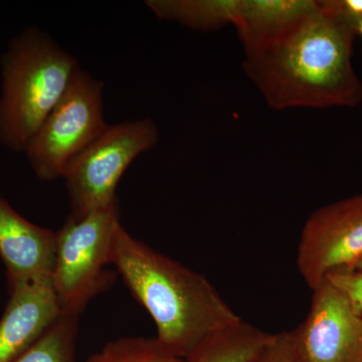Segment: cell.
Segmentation results:
<instances>
[{"instance_id":"1","label":"cell","mask_w":362,"mask_h":362,"mask_svg":"<svg viewBox=\"0 0 362 362\" xmlns=\"http://www.w3.org/2000/svg\"><path fill=\"white\" fill-rule=\"evenodd\" d=\"M356 26L338 0H311L289 23L245 47L243 66L274 110L354 108L362 102L352 65Z\"/></svg>"},{"instance_id":"2","label":"cell","mask_w":362,"mask_h":362,"mask_svg":"<svg viewBox=\"0 0 362 362\" xmlns=\"http://www.w3.org/2000/svg\"><path fill=\"white\" fill-rule=\"evenodd\" d=\"M111 265L153 319L157 339L181 358L242 320L204 275L147 246L122 225L114 237Z\"/></svg>"},{"instance_id":"3","label":"cell","mask_w":362,"mask_h":362,"mask_svg":"<svg viewBox=\"0 0 362 362\" xmlns=\"http://www.w3.org/2000/svg\"><path fill=\"white\" fill-rule=\"evenodd\" d=\"M80 70L77 59L40 28L16 35L1 57L0 144L25 152Z\"/></svg>"},{"instance_id":"4","label":"cell","mask_w":362,"mask_h":362,"mask_svg":"<svg viewBox=\"0 0 362 362\" xmlns=\"http://www.w3.org/2000/svg\"><path fill=\"white\" fill-rule=\"evenodd\" d=\"M120 225L117 199L90 213L70 214L56 232L52 285L62 314L80 316L90 300L115 282L116 274L108 265Z\"/></svg>"},{"instance_id":"5","label":"cell","mask_w":362,"mask_h":362,"mask_svg":"<svg viewBox=\"0 0 362 362\" xmlns=\"http://www.w3.org/2000/svg\"><path fill=\"white\" fill-rule=\"evenodd\" d=\"M103 90V82L82 69L78 71L26 147L30 168L40 180L63 178L73 161L106 129Z\"/></svg>"},{"instance_id":"6","label":"cell","mask_w":362,"mask_h":362,"mask_svg":"<svg viewBox=\"0 0 362 362\" xmlns=\"http://www.w3.org/2000/svg\"><path fill=\"white\" fill-rule=\"evenodd\" d=\"M157 141L158 129L149 118L107 126L64 175L71 214L81 216L116 202L117 185L126 169Z\"/></svg>"},{"instance_id":"7","label":"cell","mask_w":362,"mask_h":362,"mask_svg":"<svg viewBox=\"0 0 362 362\" xmlns=\"http://www.w3.org/2000/svg\"><path fill=\"white\" fill-rule=\"evenodd\" d=\"M362 258V194L319 207L305 223L297 266L313 291L332 272L351 269Z\"/></svg>"},{"instance_id":"8","label":"cell","mask_w":362,"mask_h":362,"mask_svg":"<svg viewBox=\"0 0 362 362\" xmlns=\"http://www.w3.org/2000/svg\"><path fill=\"white\" fill-rule=\"evenodd\" d=\"M303 322L288 332L298 362H362V313L327 280Z\"/></svg>"},{"instance_id":"9","label":"cell","mask_w":362,"mask_h":362,"mask_svg":"<svg viewBox=\"0 0 362 362\" xmlns=\"http://www.w3.org/2000/svg\"><path fill=\"white\" fill-rule=\"evenodd\" d=\"M56 232L26 220L0 195V259L8 290L26 283L52 280Z\"/></svg>"},{"instance_id":"10","label":"cell","mask_w":362,"mask_h":362,"mask_svg":"<svg viewBox=\"0 0 362 362\" xmlns=\"http://www.w3.org/2000/svg\"><path fill=\"white\" fill-rule=\"evenodd\" d=\"M61 314L52 280L9 289V300L0 319V362L18 361Z\"/></svg>"},{"instance_id":"11","label":"cell","mask_w":362,"mask_h":362,"mask_svg":"<svg viewBox=\"0 0 362 362\" xmlns=\"http://www.w3.org/2000/svg\"><path fill=\"white\" fill-rule=\"evenodd\" d=\"M271 333L240 320L209 335L185 362H247L272 337Z\"/></svg>"},{"instance_id":"12","label":"cell","mask_w":362,"mask_h":362,"mask_svg":"<svg viewBox=\"0 0 362 362\" xmlns=\"http://www.w3.org/2000/svg\"><path fill=\"white\" fill-rule=\"evenodd\" d=\"M310 4L311 0H239L233 25L245 47L287 25Z\"/></svg>"},{"instance_id":"13","label":"cell","mask_w":362,"mask_h":362,"mask_svg":"<svg viewBox=\"0 0 362 362\" xmlns=\"http://www.w3.org/2000/svg\"><path fill=\"white\" fill-rule=\"evenodd\" d=\"M145 4L159 20L209 32L233 25L239 0H147Z\"/></svg>"},{"instance_id":"14","label":"cell","mask_w":362,"mask_h":362,"mask_svg":"<svg viewBox=\"0 0 362 362\" xmlns=\"http://www.w3.org/2000/svg\"><path fill=\"white\" fill-rule=\"evenodd\" d=\"M78 318L61 314L44 335L14 362H76Z\"/></svg>"},{"instance_id":"15","label":"cell","mask_w":362,"mask_h":362,"mask_svg":"<svg viewBox=\"0 0 362 362\" xmlns=\"http://www.w3.org/2000/svg\"><path fill=\"white\" fill-rule=\"evenodd\" d=\"M86 362H185L156 337H122L106 343Z\"/></svg>"},{"instance_id":"16","label":"cell","mask_w":362,"mask_h":362,"mask_svg":"<svg viewBox=\"0 0 362 362\" xmlns=\"http://www.w3.org/2000/svg\"><path fill=\"white\" fill-rule=\"evenodd\" d=\"M362 313V258L351 269L332 272L325 278Z\"/></svg>"},{"instance_id":"17","label":"cell","mask_w":362,"mask_h":362,"mask_svg":"<svg viewBox=\"0 0 362 362\" xmlns=\"http://www.w3.org/2000/svg\"><path fill=\"white\" fill-rule=\"evenodd\" d=\"M247 362H298L288 332L272 335L271 339Z\"/></svg>"},{"instance_id":"18","label":"cell","mask_w":362,"mask_h":362,"mask_svg":"<svg viewBox=\"0 0 362 362\" xmlns=\"http://www.w3.org/2000/svg\"><path fill=\"white\" fill-rule=\"evenodd\" d=\"M342 13L358 23L362 18V0H338Z\"/></svg>"},{"instance_id":"19","label":"cell","mask_w":362,"mask_h":362,"mask_svg":"<svg viewBox=\"0 0 362 362\" xmlns=\"http://www.w3.org/2000/svg\"><path fill=\"white\" fill-rule=\"evenodd\" d=\"M356 30L357 35H361V37H362V18L358 21V23H357Z\"/></svg>"}]
</instances>
